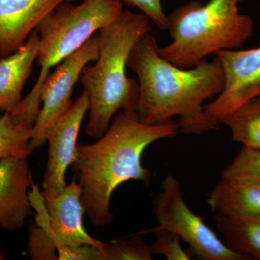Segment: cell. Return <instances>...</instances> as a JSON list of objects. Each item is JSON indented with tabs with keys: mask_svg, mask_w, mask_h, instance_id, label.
Returning <instances> with one entry per match:
<instances>
[{
	"mask_svg": "<svg viewBox=\"0 0 260 260\" xmlns=\"http://www.w3.org/2000/svg\"><path fill=\"white\" fill-rule=\"evenodd\" d=\"M159 47L155 36L146 32L128 58L126 66L139 79V120L158 124L177 116L179 132L186 135H203L218 129L220 125L207 116L203 105L223 90L224 73L218 58L181 68L162 58Z\"/></svg>",
	"mask_w": 260,
	"mask_h": 260,
	"instance_id": "1",
	"label": "cell"
},
{
	"mask_svg": "<svg viewBox=\"0 0 260 260\" xmlns=\"http://www.w3.org/2000/svg\"><path fill=\"white\" fill-rule=\"evenodd\" d=\"M179 132L177 123L142 122L135 112H121L96 143L77 147L71 167L82 189L85 213L91 223L105 226L112 222L110 202L114 190L129 180L148 185L150 170L142 164V155L152 143L172 138Z\"/></svg>",
	"mask_w": 260,
	"mask_h": 260,
	"instance_id": "2",
	"label": "cell"
},
{
	"mask_svg": "<svg viewBox=\"0 0 260 260\" xmlns=\"http://www.w3.org/2000/svg\"><path fill=\"white\" fill-rule=\"evenodd\" d=\"M150 23L143 13L127 10L98 32L99 57L85 67L80 78L90 103L85 128L89 136L102 138L119 111L136 112L139 84L126 76V64L136 42L150 32Z\"/></svg>",
	"mask_w": 260,
	"mask_h": 260,
	"instance_id": "3",
	"label": "cell"
},
{
	"mask_svg": "<svg viewBox=\"0 0 260 260\" xmlns=\"http://www.w3.org/2000/svg\"><path fill=\"white\" fill-rule=\"evenodd\" d=\"M120 0L67 2L58 6L38 25L37 61L40 73L32 90L10 113L15 124L34 125L42 104L44 82L54 67L79 50L95 32L115 21L123 13Z\"/></svg>",
	"mask_w": 260,
	"mask_h": 260,
	"instance_id": "4",
	"label": "cell"
},
{
	"mask_svg": "<svg viewBox=\"0 0 260 260\" xmlns=\"http://www.w3.org/2000/svg\"><path fill=\"white\" fill-rule=\"evenodd\" d=\"M240 0L190 1L168 15L172 42L160 55L181 68H191L219 51L244 45L254 32L250 16L239 10Z\"/></svg>",
	"mask_w": 260,
	"mask_h": 260,
	"instance_id": "5",
	"label": "cell"
},
{
	"mask_svg": "<svg viewBox=\"0 0 260 260\" xmlns=\"http://www.w3.org/2000/svg\"><path fill=\"white\" fill-rule=\"evenodd\" d=\"M81 194L76 175L55 197L43 196L39 186L34 184L28 192L30 205L37 212L36 224L54 241L59 260H79L80 246L93 245L104 249L106 244L90 237L84 229L85 209Z\"/></svg>",
	"mask_w": 260,
	"mask_h": 260,
	"instance_id": "6",
	"label": "cell"
},
{
	"mask_svg": "<svg viewBox=\"0 0 260 260\" xmlns=\"http://www.w3.org/2000/svg\"><path fill=\"white\" fill-rule=\"evenodd\" d=\"M153 212L158 226L172 231L202 260H249L232 251L208 226L204 219L189 208L177 178L167 176L153 199Z\"/></svg>",
	"mask_w": 260,
	"mask_h": 260,
	"instance_id": "7",
	"label": "cell"
},
{
	"mask_svg": "<svg viewBox=\"0 0 260 260\" xmlns=\"http://www.w3.org/2000/svg\"><path fill=\"white\" fill-rule=\"evenodd\" d=\"M98 34L80 48L79 50L64 59L51 72L44 82L41 93L42 108L32 126L30 150L41 148L47 142L48 136L56 121L73 105L72 95L75 85L80 81L85 67L99 57Z\"/></svg>",
	"mask_w": 260,
	"mask_h": 260,
	"instance_id": "8",
	"label": "cell"
},
{
	"mask_svg": "<svg viewBox=\"0 0 260 260\" xmlns=\"http://www.w3.org/2000/svg\"><path fill=\"white\" fill-rule=\"evenodd\" d=\"M223 68V90L205 106L210 119L221 124L238 108L260 95V46L253 49H227L215 54Z\"/></svg>",
	"mask_w": 260,
	"mask_h": 260,
	"instance_id": "9",
	"label": "cell"
},
{
	"mask_svg": "<svg viewBox=\"0 0 260 260\" xmlns=\"http://www.w3.org/2000/svg\"><path fill=\"white\" fill-rule=\"evenodd\" d=\"M89 104L88 93L83 90L49 133V155L42 183L44 197H55L66 187L65 173L76 158L77 140L84 117L88 112Z\"/></svg>",
	"mask_w": 260,
	"mask_h": 260,
	"instance_id": "10",
	"label": "cell"
},
{
	"mask_svg": "<svg viewBox=\"0 0 260 260\" xmlns=\"http://www.w3.org/2000/svg\"><path fill=\"white\" fill-rule=\"evenodd\" d=\"M32 184L28 157L0 159V225L4 229H20L32 215L28 190Z\"/></svg>",
	"mask_w": 260,
	"mask_h": 260,
	"instance_id": "11",
	"label": "cell"
},
{
	"mask_svg": "<svg viewBox=\"0 0 260 260\" xmlns=\"http://www.w3.org/2000/svg\"><path fill=\"white\" fill-rule=\"evenodd\" d=\"M74 0H0V59L23 46L58 6Z\"/></svg>",
	"mask_w": 260,
	"mask_h": 260,
	"instance_id": "12",
	"label": "cell"
},
{
	"mask_svg": "<svg viewBox=\"0 0 260 260\" xmlns=\"http://www.w3.org/2000/svg\"><path fill=\"white\" fill-rule=\"evenodd\" d=\"M37 30L18 50L0 59V113H10L22 100L24 85L30 78L39 49Z\"/></svg>",
	"mask_w": 260,
	"mask_h": 260,
	"instance_id": "13",
	"label": "cell"
},
{
	"mask_svg": "<svg viewBox=\"0 0 260 260\" xmlns=\"http://www.w3.org/2000/svg\"><path fill=\"white\" fill-rule=\"evenodd\" d=\"M215 215H260V181L221 178L207 199Z\"/></svg>",
	"mask_w": 260,
	"mask_h": 260,
	"instance_id": "14",
	"label": "cell"
},
{
	"mask_svg": "<svg viewBox=\"0 0 260 260\" xmlns=\"http://www.w3.org/2000/svg\"><path fill=\"white\" fill-rule=\"evenodd\" d=\"M215 219L222 239L229 249L251 259L260 260V215H215Z\"/></svg>",
	"mask_w": 260,
	"mask_h": 260,
	"instance_id": "15",
	"label": "cell"
},
{
	"mask_svg": "<svg viewBox=\"0 0 260 260\" xmlns=\"http://www.w3.org/2000/svg\"><path fill=\"white\" fill-rule=\"evenodd\" d=\"M222 124L230 129L234 142L260 149V95L238 108Z\"/></svg>",
	"mask_w": 260,
	"mask_h": 260,
	"instance_id": "16",
	"label": "cell"
},
{
	"mask_svg": "<svg viewBox=\"0 0 260 260\" xmlns=\"http://www.w3.org/2000/svg\"><path fill=\"white\" fill-rule=\"evenodd\" d=\"M32 124H15L10 113L0 116V159L8 156L28 157L32 135Z\"/></svg>",
	"mask_w": 260,
	"mask_h": 260,
	"instance_id": "17",
	"label": "cell"
},
{
	"mask_svg": "<svg viewBox=\"0 0 260 260\" xmlns=\"http://www.w3.org/2000/svg\"><path fill=\"white\" fill-rule=\"evenodd\" d=\"M221 178L260 181V149L243 146L232 162L222 171Z\"/></svg>",
	"mask_w": 260,
	"mask_h": 260,
	"instance_id": "18",
	"label": "cell"
},
{
	"mask_svg": "<svg viewBox=\"0 0 260 260\" xmlns=\"http://www.w3.org/2000/svg\"><path fill=\"white\" fill-rule=\"evenodd\" d=\"M105 260H151L150 246L140 237L113 240L106 243L104 249Z\"/></svg>",
	"mask_w": 260,
	"mask_h": 260,
	"instance_id": "19",
	"label": "cell"
},
{
	"mask_svg": "<svg viewBox=\"0 0 260 260\" xmlns=\"http://www.w3.org/2000/svg\"><path fill=\"white\" fill-rule=\"evenodd\" d=\"M155 241L150 246L152 254H161L169 260H189L191 256L181 245V238L177 234L157 226L153 229Z\"/></svg>",
	"mask_w": 260,
	"mask_h": 260,
	"instance_id": "20",
	"label": "cell"
},
{
	"mask_svg": "<svg viewBox=\"0 0 260 260\" xmlns=\"http://www.w3.org/2000/svg\"><path fill=\"white\" fill-rule=\"evenodd\" d=\"M28 252L32 260L59 259L54 241L42 228L29 225Z\"/></svg>",
	"mask_w": 260,
	"mask_h": 260,
	"instance_id": "21",
	"label": "cell"
},
{
	"mask_svg": "<svg viewBox=\"0 0 260 260\" xmlns=\"http://www.w3.org/2000/svg\"><path fill=\"white\" fill-rule=\"evenodd\" d=\"M121 3L139 10L158 29L168 30V15L162 8L161 0H120Z\"/></svg>",
	"mask_w": 260,
	"mask_h": 260,
	"instance_id": "22",
	"label": "cell"
},
{
	"mask_svg": "<svg viewBox=\"0 0 260 260\" xmlns=\"http://www.w3.org/2000/svg\"><path fill=\"white\" fill-rule=\"evenodd\" d=\"M3 259H5V256L4 254H3V252H2L1 250H0V260Z\"/></svg>",
	"mask_w": 260,
	"mask_h": 260,
	"instance_id": "23",
	"label": "cell"
}]
</instances>
